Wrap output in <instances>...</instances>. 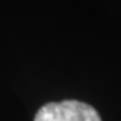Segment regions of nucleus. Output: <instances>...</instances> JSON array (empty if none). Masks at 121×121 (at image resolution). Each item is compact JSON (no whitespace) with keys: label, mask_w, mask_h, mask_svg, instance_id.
Segmentation results:
<instances>
[{"label":"nucleus","mask_w":121,"mask_h":121,"mask_svg":"<svg viewBox=\"0 0 121 121\" xmlns=\"http://www.w3.org/2000/svg\"><path fill=\"white\" fill-rule=\"evenodd\" d=\"M34 121H102L98 110L79 99L51 101L42 105Z\"/></svg>","instance_id":"nucleus-1"}]
</instances>
